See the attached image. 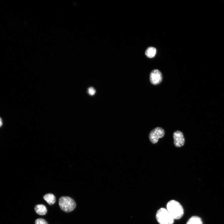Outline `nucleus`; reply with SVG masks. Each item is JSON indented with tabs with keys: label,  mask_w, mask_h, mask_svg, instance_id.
<instances>
[{
	"label": "nucleus",
	"mask_w": 224,
	"mask_h": 224,
	"mask_svg": "<svg viewBox=\"0 0 224 224\" xmlns=\"http://www.w3.org/2000/svg\"><path fill=\"white\" fill-rule=\"evenodd\" d=\"M165 132L162 128L158 127L151 131L149 134V139L151 142L153 144L157 143L160 138H163Z\"/></svg>",
	"instance_id": "20e7f679"
},
{
	"label": "nucleus",
	"mask_w": 224,
	"mask_h": 224,
	"mask_svg": "<svg viewBox=\"0 0 224 224\" xmlns=\"http://www.w3.org/2000/svg\"><path fill=\"white\" fill-rule=\"evenodd\" d=\"M156 53V49L153 47H150L146 50L145 54L147 57L149 58H152L155 57Z\"/></svg>",
	"instance_id": "1a4fd4ad"
},
{
	"label": "nucleus",
	"mask_w": 224,
	"mask_h": 224,
	"mask_svg": "<svg viewBox=\"0 0 224 224\" xmlns=\"http://www.w3.org/2000/svg\"><path fill=\"white\" fill-rule=\"evenodd\" d=\"M88 93L91 96L94 95L96 93L95 89L93 87H90L88 89Z\"/></svg>",
	"instance_id": "f8f14e48"
},
{
	"label": "nucleus",
	"mask_w": 224,
	"mask_h": 224,
	"mask_svg": "<svg viewBox=\"0 0 224 224\" xmlns=\"http://www.w3.org/2000/svg\"><path fill=\"white\" fill-rule=\"evenodd\" d=\"M167 210L175 220L181 218L184 214L183 207L177 201L172 200L168 202L167 205Z\"/></svg>",
	"instance_id": "f257e3e1"
},
{
	"label": "nucleus",
	"mask_w": 224,
	"mask_h": 224,
	"mask_svg": "<svg viewBox=\"0 0 224 224\" xmlns=\"http://www.w3.org/2000/svg\"><path fill=\"white\" fill-rule=\"evenodd\" d=\"M163 80V76L161 71L154 69L151 72L150 75V81L152 84L157 85L161 83Z\"/></svg>",
	"instance_id": "39448f33"
},
{
	"label": "nucleus",
	"mask_w": 224,
	"mask_h": 224,
	"mask_svg": "<svg viewBox=\"0 0 224 224\" xmlns=\"http://www.w3.org/2000/svg\"><path fill=\"white\" fill-rule=\"evenodd\" d=\"M156 219L159 224H173L174 219L169 211L164 208H161L157 211Z\"/></svg>",
	"instance_id": "f03ea898"
},
{
	"label": "nucleus",
	"mask_w": 224,
	"mask_h": 224,
	"mask_svg": "<svg viewBox=\"0 0 224 224\" xmlns=\"http://www.w3.org/2000/svg\"><path fill=\"white\" fill-rule=\"evenodd\" d=\"M3 124V122L2 119L1 117H0V127H1Z\"/></svg>",
	"instance_id": "ddd939ff"
},
{
	"label": "nucleus",
	"mask_w": 224,
	"mask_h": 224,
	"mask_svg": "<svg viewBox=\"0 0 224 224\" xmlns=\"http://www.w3.org/2000/svg\"><path fill=\"white\" fill-rule=\"evenodd\" d=\"M59 203L60 209L66 213L73 211L76 207L74 200L69 197H61L59 199Z\"/></svg>",
	"instance_id": "7ed1b4c3"
},
{
	"label": "nucleus",
	"mask_w": 224,
	"mask_h": 224,
	"mask_svg": "<svg viewBox=\"0 0 224 224\" xmlns=\"http://www.w3.org/2000/svg\"><path fill=\"white\" fill-rule=\"evenodd\" d=\"M43 198L50 205H53L56 201L55 196L53 194L51 193L46 194L43 196Z\"/></svg>",
	"instance_id": "6e6552de"
},
{
	"label": "nucleus",
	"mask_w": 224,
	"mask_h": 224,
	"mask_svg": "<svg viewBox=\"0 0 224 224\" xmlns=\"http://www.w3.org/2000/svg\"><path fill=\"white\" fill-rule=\"evenodd\" d=\"M35 210L37 214L41 215H44L47 212L46 207L42 204L36 205L35 207Z\"/></svg>",
	"instance_id": "0eeeda50"
},
{
	"label": "nucleus",
	"mask_w": 224,
	"mask_h": 224,
	"mask_svg": "<svg viewBox=\"0 0 224 224\" xmlns=\"http://www.w3.org/2000/svg\"><path fill=\"white\" fill-rule=\"evenodd\" d=\"M186 224H203L200 218L194 216L191 217L188 221Z\"/></svg>",
	"instance_id": "9d476101"
},
{
	"label": "nucleus",
	"mask_w": 224,
	"mask_h": 224,
	"mask_svg": "<svg viewBox=\"0 0 224 224\" xmlns=\"http://www.w3.org/2000/svg\"><path fill=\"white\" fill-rule=\"evenodd\" d=\"M35 224H49V223L45 220L39 218L36 220Z\"/></svg>",
	"instance_id": "9b49d317"
},
{
	"label": "nucleus",
	"mask_w": 224,
	"mask_h": 224,
	"mask_svg": "<svg viewBox=\"0 0 224 224\" xmlns=\"http://www.w3.org/2000/svg\"><path fill=\"white\" fill-rule=\"evenodd\" d=\"M174 143L175 146L180 147L182 146L185 143V139L183 133L180 131H175L173 134Z\"/></svg>",
	"instance_id": "423d86ee"
}]
</instances>
